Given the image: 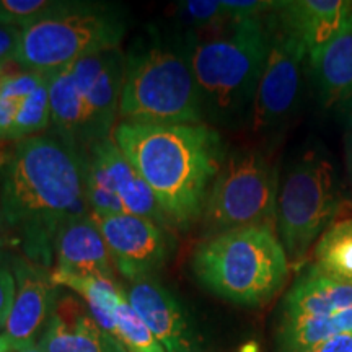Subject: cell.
<instances>
[{"instance_id": "6da1fadb", "label": "cell", "mask_w": 352, "mask_h": 352, "mask_svg": "<svg viewBox=\"0 0 352 352\" xmlns=\"http://www.w3.org/2000/svg\"><path fill=\"white\" fill-rule=\"evenodd\" d=\"M0 204L16 253L51 271L57 233L90 214L83 157L50 132L19 140L0 158Z\"/></svg>"}, {"instance_id": "7a4b0ae2", "label": "cell", "mask_w": 352, "mask_h": 352, "mask_svg": "<svg viewBox=\"0 0 352 352\" xmlns=\"http://www.w3.org/2000/svg\"><path fill=\"white\" fill-rule=\"evenodd\" d=\"M113 139L152 189L171 227L186 230L202 217L227 155L214 127L118 121Z\"/></svg>"}, {"instance_id": "3957f363", "label": "cell", "mask_w": 352, "mask_h": 352, "mask_svg": "<svg viewBox=\"0 0 352 352\" xmlns=\"http://www.w3.org/2000/svg\"><path fill=\"white\" fill-rule=\"evenodd\" d=\"M206 36L186 34V46L206 124L236 129L252 124L270 32L266 15L230 20Z\"/></svg>"}, {"instance_id": "277c9868", "label": "cell", "mask_w": 352, "mask_h": 352, "mask_svg": "<svg viewBox=\"0 0 352 352\" xmlns=\"http://www.w3.org/2000/svg\"><path fill=\"white\" fill-rule=\"evenodd\" d=\"M124 70L126 52L118 47L51 72L47 132L82 157L111 139L120 118Z\"/></svg>"}, {"instance_id": "5b68a950", "label": "cell", "mask_w": 352, "mask_h": 352, "mask_svg": "<svg viewBox=\"0 0 352 352\" xmlns=\"http://www.w3.org/2000/svg\"><path fill=\"white\" fill-rule=\"evenodd\" d=\"M120 121L206 124L186 39L168 41L147 33L132 43L126 52Z\"/></svg>"}, {"instance_id": "8992f818", "label": "cell", "mask_w": 352, "mask_h": 352, "mask_svg": "<svg viewBox=\"0 0 352 352\" xmlns=\"http://www.w3.org/2000/svg\"><path fill=\"white\" fill-rule=\"evenodd\" d=\"M289 259L274 228L246 227L204 239L191 270L202 287L245 307L270 302L284 287Z\"/></svg>"}, {"instance_id": "52a82bcc", "label": "cell", "mask_w": 352, "mask_h": 352, "mask_svg": "<svg viewBox=\"0 0 352 352\" xmlns=\"http://www.w3.org/2000/svg\"><path fill=\"white\" fill-rule=\"evenodd\" d=\"M126 30L124 15L113 6L74 2L65 10L20 30L15 64L51 74L85 57L118 50Z\"/></svg>"}, {"instance_id": "ba28073f", "label": "cell", "mask_w": 352, "mask_h": 352, "mask_svg": "<svg viewBox=\"0 0 352 352\" xmlns=\"http://www.w3.org/2000/svg\"><path fill=\"white\" fill-rule=\"evenodd\" d=\"M277 196L279 176L266 152L256 147L227 152L201 217L206 239L246 227L276 230Z\"/></svg>"}, {"instance_id": "9c48e42d", "label": "cell", "mask_w": 352, "mask_h": 352, "mask_svg": "<svg viewBox=\"0 0 352 352\" xmlns=\"http://www.w3.org/2000/svg\"><path fill=\"white\" fill-rule=\"evenodd\" d=\"M338 206L340 188L331 157L323 147L307 148L289 168L277 196L276 232L290 266L305 261Z\"/></svg>"}, {"instance_id": "30bf717a", "label": "cell", "mask_w": 352, "mask_h": 352, "mask_svg": "<svg viewBox=\"0 0 352 352\" xmlns=\"http://www.w3.org/2000/svg\"><path fill=\"white\" fill-rule=\"evenodd\" d=\"M347 333H352V283L308 264L284 298L279 352H305Z\"/></svg>"}, {"instance_id": "8fae6325", "label": "cell", "mask_w": 352, "mask_h": 352, "mask_svg": "<svg viewBox=\"0 0 352 352\" xmlns=\"http://www.w3.org/2000/svg\"><path fill=\"white\" fill-rule=\"evenodd\" d=\"M266 25L270 50L254 96L250 124L254 132L277 129L287 122L300 100L303 72L308 64L305 44L279 19L276 10L267 13Z\"/></svg>"}, {"instance_id": "7c38bea8", "label": "cell", "mask_w": 352, "mask_h": 352, "mask_svg": "<svg viewBox=\"0 0 352 352\" xmlns=\"http://www.w3.org/2000/svg\"><path fill=\"white\" fill-rule=\"evenodd\" d=\"M83 162L91 215L131 214L151 219L166 230L171 227L152 189L113 138L95 145Z\"/></svg>"}, {"instance_id": "4fadbf2b", "label": "cell", "mask_w": 352, "mask_h": 352, "mask_svg": "<svg viewBox=\"0 0 352 352\" xmlns=\"http://www.w3.org/2000/svg\"><path fill=\"white\" fill-rule=\"evenodd\" d=\"M15 298L6 328L0 331V352H20L38 344L59 298L51 271L13 253Z\"/></svg>"}, {"instance_id": "5bb4252c", "label": "cell", "mask_w": 352, "mask_h": 352, "mask_svg": "<svg viewBox=\"0 0 352 352\" xmlns=\"http://www.w3.org/2000/svg\"><path fill=\"white\" fill-rule=\"evenodd\" d=\"M91 217L104 236L116 271L127 283L151 277L164 266L170 253L166 228L151 219L131 214Z\"/></svg>"}, {"instance_id": "9a60e30c", "label": "cell", "mask_w": 352, "mask_h": 352, "mask_svg": "<svg viewBox=\"0 0 352 352\" xmlns=\"http://www.w3.org/2000/svg\"><path fill=\"white\" fill-rule=\"evenodd\" d=\"M51 122L50 74L0 72V140H19L47 132Z\"/></svg>"}, {"instance_id": "2e32d148", "label": "cell", "mask_w": 352, "mask_h": 352, "mask_svg": "<svg viewBox=\"0 0 352 352\" xmlns=\"http://www.w3.org/2000/svg\"><path fill=\"white\" fill-rule=\"evenodd\" d=\"M122 289L132 310L147 324L166 352L199 347L183 307L157 279L152 276L142 277L127 283Z\"/></svg>"}, {"instance_id": "e0dca14e", "label": "cell", "mask_w": 352, "mask_h": 352, "mask_svg": "<svg viewBox=\"0 0 352 352\" xmlns=\"http://www.w3.org/2000/svg\"><path fill=\"white\" fill-rule=\"evenodd\" d=\"M38 346L44 352H127L111 333L96 323L80 298L60 294Z\"/></svg>"}, {"instance_id": "ac0fdd59", "label": "cell", "mask_w": 352, "mask_h": 352, "mask_svg": "<svg viewBox=\"0 0 352 352\" xmlns=\"http://www.w3.org/2000/svg\"><path fill=\"white\" fill-rule=\"evenodd\" d=\"M51 271L59 274L114 277L116 266L111 252L91 214L70 220L57 233Z\"/></svg>"}, {"instance_id": "d6986e66", "label": "cell", "mask_w": 352, "mask_h": 352, "mask_svg": "<svg viewBox=\"0 0 352 352\" xmlns=\"http://www.w3.org/2000/svg\"><path fill=\"white\" fill-rule=\"evenodd\" d=\"M320 103L324 108L352 109V16L338 34L308 57Z\"/></svg>"}, {"instance_id": "ffe728a7", "label": "cell", "mask_w": 352, "mask_h": 352, "mask_svg": "<svg viewBox=\"0 0 352 352\" xmlns=\"http://www.w3.org/2000/svg\"><path fill=\"white\" fill-rule=\"evenodd\" d=\"M279 19L305 44L308 57L324 46L352 16L346 0H294L279 2Z\"/></svg>"}, {"instance_id": "44dd1931", "label": "cell", "mask_w": 352, "mask_h": 352, "mask_svg": "<svg viewBox=\"0 0 352 352\" xmlns=\"http://www.w3.org/2000/svg\"><path fill=\"white\" fill-rule=\"evenodd\" d=\"M52 283L65 287L85 303L88 311L101 328L113 334V316L124 289L114 277L103 274H59L51 271Z\"/></svg>"}, {"instance_id": "7402d4cb", "label": "cell", "mask_w": 352, "mask_h": 352, "mask_svg": "<svg viewBox=\"0 0 352 352\" xmlns=\"http://www.w3.org/2000/svg\"><path fill=\"white\" fill-rule=\"evenodd\" d=\"M314 264L324 274L352 283V219L334 223L320 236Z\"/></svg>"}, {"instance_id": "603a6c76", "label": "cell", "mask_w": 352, "mask_h": 352, "mask_svg": "<svg viewBox=\"0 0 352 352\" xmlns=\"http://www.w3.org/2000/svg\"><path fill=\"white\" fill-rule=\"evenodd\" d=\"M113 336L127 352H166L147 324L132 310L126 296L118 302L113 316Z\"/></svg>"}, {"instance_id": "cb8c5ba5", "label": "cell", "mask_w": 352, "mask_h": 352, "mask_svg": "<svg viewBox=\"0 0 352 352\" xmlns=\"http://www.w3.org/2000/svg\"><path fill=\"white\" fill-rule=\"evenodd\" d=\"M72 3V0H0V25L23 30Z\"/></svg>"}, {"instance_id": "d4e9b609", "label": "cell", "mask_w": 352, "mask_h": 352, "mask_svg": "<svg viewBox=\"0 0 352 352\" xmlns=\"http://www.w3.org/2000/svg\"><path fill=\"white\" fill-rule=\"evenodd\" d=\"M176 8L182 19L197 32L217 28L232 20L223 2L219 0H186L179 2Z\"/></svg>"}, {"instance_id": "484cf974", "label": "cell", "mask_w": 352, "mask_h": 352, "mask_svg": "<svg viewBox=\"0 0 352 352\" xmlns=\"http://www.w3.org/2000/svg\"><path fill=\"white\" fill-rule=\"evenodd\" d=\"M13 253L0 254V331L6 328L10 314L13 298H15V274L12 267Z\"/></svg>"}, {"instance_id": "4316f807", "label": "cell", "mask_w": 352, "mask_h": 352, "mask_svg": "<svg viewBox=\"0 0 352 352\" xmlns=\"http://www.w3.org/2000/svg\"><path fill=\"white\" fill-rule=\"evenodd\" d=\"M20 44V30L0 25V72L15 64Z\"/></svg>"}, {"instance_id": "83f0119b", "label": "cell", "mask_w": 352, "mask_h": 352, "mask_svg": "<svg viewBox=\"0 0 352 352\" xmlns=\"http://www.w3.org/2000/svg\"><path fill=\"white\" fill-rule=\"evenodd\" d=\"M305 352H352V333L334 336Z\"/></svg>"}, {"instance_id": "f1b7e54d", "label": "cell", "mask_w": 352, "mask_h": 352, "mask_svg": "<svg viewBox=\"0 0 352 352\" xmlns=\"http://www.w3.org/2000/svg\"><path fill=\"white\" fill-rule=\"evenodd\" d=\"M16 252V240L3 217L2 204H0V254H8Z\"/></svg>"}, {"instance_id": "f546056e", "label": "cell", "mask_w": 352, "mask_h": 352, "mask_svg": "<svg viewBox=\"0 0 352 352\" xmlns=\"http://www.w3.org/2000/svg\"><path fill=\"white\" fill-rule=\"evenodd\" d=\"M351 114V122H349V132H347L346 138V155H347V168H349V175L352 178V109Z\"/></svg>"}, {"instance_id": "4dcf8cb0", "label": "cell", "mask_w": 352, "mask_h": 352, "mask_svg": "<svg viewBox=\"0 0 352 352\" xmlns=\"http://www.w3.org/2000/svg\"><path fill=\"white\" fill-rule=\"evenodd\" d=\"M20 352H44L41 347H39L38 344H34V346H30V347H26V349H23V351H20Z\"/></svg>"}, {"instance_id": "1f68e13d", "label": "cell", "mask_w": 352, "mask_h": 352, "mask_svg": "<svg viewBox=\"0 0 352 352\" xmlns=\"http://www.w3.org/2000/svg\"><path fill=\"white\" fill-rule=\"evenodd\" d=\"M179 352H206V351H202L201 347H195V349H186V351H179Z\"/></svg>"}]
</instances>
